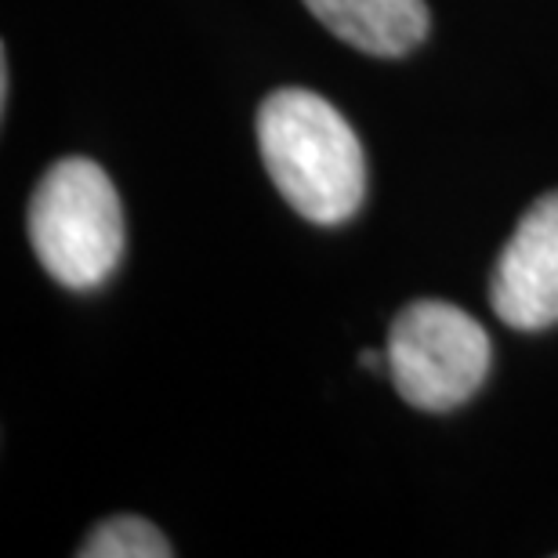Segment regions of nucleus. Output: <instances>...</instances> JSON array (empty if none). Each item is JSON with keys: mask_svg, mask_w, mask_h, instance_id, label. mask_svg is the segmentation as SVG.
Instances as JSON below:
<instances>
[{"mask_svg": "<svg viewBox=\"0 0 558 558\" xmlns=\"http://www.w3.org/2000/svg\"><path fill=\"white\" fill-rule=\"evenodd\" d=\"M29 243L44 272L70 290L102 287L124 258V207L87 156L51 163L29 199Z\"/></svg>", "mask_w": 558, "mask_h": 558, "instance_id": "obj_2", "label": "nucleus"}, {"mask_svg": "<svg viewBox=\"0 0 558 558\" xmlns=\"http://www.w3.org/2000/svg\"><path fill=\"white\" fill-rule=\"evenodd\" d=\"M258 149L279 196L312 226H341L363 207L366 156L341 109L305 87L272 92L258 109Z\"/></svg>", "mask_w": 558, "mask_h": 558, "instance_id": "obj_1", "label": "nucleus"}, {"mask_svg": "<svg viewBox=\"0 0 558 558\" xmlns=\"http://www.w3.org/2000/svg\"><path fill=\"white\" fill-rule=\"evenodd\" d=\"M385 352L396 392L428 414L468 403L483 388L494 360L483 323L435 298L399 312L388 327Z\"/></svg>", "mask_w": 558, "mask_h": 558, "instance_id": "obj_3", "label": "nucleus"}, {"mask_svg": "<svg viewBox=\"0 0 558 558\" xmlns=\"http://www.w3.org/2000/svg\"><path fill=\"white\" fill-rule=\"evenodd\" d=\"M333 37L377 59L410 54L428 37L424 0H301Z\"/></svg>", "mask_w": 558, "mask_h": 558, "instance_id": "obj_5", "label": "nucleus"}, {"mask_svg": "<svg viewBox=\"0 0 558 558\" xmlns=\"http://www.w3.org/2000/svg\"><path fill=\"white\" fill-rule=\"evenodd\" d=\"M81 558H171V544L153 522L138 515L106 519L87 533L81 544Z\"/></svg>", "mask_w": 558, "mask_h": 558, "instance_id": "obj_6", "label": "nucleus"}, {"mask_svg": "<svg viewBox=\"0 0 558 558\" xmlns=\"http://www.w3.org/2000/svg\"><path fill=\"white\" fill-rule=\"evenodd\" d=\"M8 87H11V76H8V54L0 59V95H4V106H8Z\"/></svg>", "mask_w": 558, "mask_h": 558, "instance_id": "obj_7", "label": "nucleus"}, {"mask_svg": "<svg viewBox=\"0 0 558 558\" xmlns=\"http://www.w3.org/2000/svg\"><path fill=\"white\" fill-rule=\"evenodd\" d=\"M489 305L511 330L558 323V189L541 196L511 232L489 279Z\"/></svg>", "mask_w": 558, "mask_h": 558, "instance_id": "obj_4", "label": "nucleus"}]
</instances>
